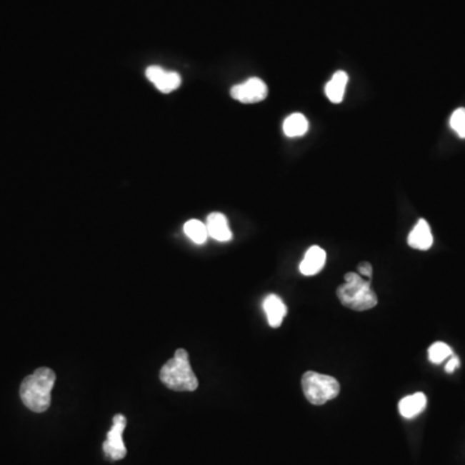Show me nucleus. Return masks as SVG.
Segmentation results:
<instances>
[{
  "instance_id": "nucleus-1",
  "label": "nucleus",
  "mask_w": 465,
  "mask_h": 465,
  "mask_svg": "<svg viewBox=\"0 0 465 465\" xmlns=\"http://www.w3.org/2000/svg\"><path fill=\"white\" fill-rule=\"evenodd\" d=\"M56 383V374L51 369L41 367L24 379L20 396L24 405L34 412L47 411L51 405V393Z\"/></svg>"
},
{
  "instance_id": "nucleus-2",
  "label": "nucleus",
  "mask_w": 465,
  "mask_h": 465,
  "mask_svg": "<svg viewBox=\"0 0 465 465\" xmlns=\"http://www.w3.org/2000/svg\"><path fill=\"white\" fill-rule=\"evenodd\" d=\"M159 378L172 391H193L198 388V379L190 366L189 353L185 349L175 351V356L161 369Z\"/></svg>"
},
{
  "instance_id": "nucleus-3",
  "label": "nucleus",
  "mask_w": 465,
  "mask_h": 465,
  "mask_svg": "<svg viewBox=\"0 0 465 465\" xmlns=\"http://www.w3.org/2000/svg\"><path fill=\"white\" fill-rule=\"evenodd\" d=\"M345 284L337 289V297L346 308L356 311L372 309L378 305V296L366 281L357 273H346Z\"/></svg>"
},
{
  "instance_id": "nucleus-4",
  "label": "nucleus",
  "mask_w": 465,
  "mask_h": 465,
  "mask_svg": "<svg viewBox=\"0 0 465 465\" xmlns=\"http://www.w3.org/2000/svg\"><path fill=\"white\" fill-rule=\"evenodd\" d=\"M301 386L305 397L311 405H324L340 393V384L336 379L316 371H306L304 374Z\"/></svg>"
},
{
  "instance_id": "nucleus-5",
  "label": "nucleus",
  "mask_w": 465,
  "mask_h": 465,
  "mask_svg": "<svg viewBox=\"0 0 465 465\" xmlns=\"http://www.w3.org/2000/svg\"><path fill=\"white\" fill-rule=\"evenodd\" d=\"M230 95L242 104H256L268 96V86L259 78H250L230 89Z\"/></svg>"
},
{
  "instance_id": "nucleus-6",
  "label": "nucleus",
  "mask_w": 465,
  "mask_h": 465,
  "mask_svg": "<svg viewBox=\"0 0 465 465\" xmlns=\"http://www.w3.org/2000/svg\"><path fill=\"white\" fill-rule=\"evenodd\" d=\"M127 424V419L123 415H115L113 419V426L109 431L108 439L104 442V452L108 455L111 460H121L126 456L127 449L121 439V434Z\"/></svg>"
},
{
  "instance_id": "nucleus-7",
  "label": "nucleus",
  "mask_w": 465,
  "mask_h": 465,
  "mask_svg": "<svg viewBox=\"0 0 465 465\" xmlns=\"http://www.w3.org/2000/svg\"><path fill=\"white\" fill-rule=\"evenodd\" d=\"M146 78L163 94H169L180 87L181 76L175 71H166L159 66H149L145 71Z\"/></svg>"
},
{
  "instance_id": "nucleus-8",
  "label": "nucleus",
  "mask_w": 465,
  "mask_h": 465,
  "mask_svg": "<svg viewBox=\"0 0 465 465\" xmlns=\"http://www.w3.org/2000/svg\"><path fill=\"white\" fill-rule=\"evenodd\" d=\"M206 228L209 231V236L214 238L217 242H229L233 236L228 219L220 212L209 214L206 221Z\"/></svg>"
},
{
  "instance_id": "nucleus-9",
  "label": "nucleus",
  "mask_w": 465,
  "mask_h": 465,
  "mask_svg": "<svg viewBox=\"0 0 465 465\" xmlns=\"http://www.w3.org/2000/svg\"><path fill=\"white\" fill-rule=\"evenodd\" d=\"M324 264H326V251L321 249L319 246H313L306 251L299 269L303 276H316L324 269Z\"/></svg>"
},
{
  "instance_id": "nucleus-10",
  "label": "nucleus",
  "mask_w": 465,
  "mask_h": 465,
  "mask_svg": "<svg viewBox=\"0 0 465 465\" xmlns=\"http://www.w3.org/2000/svg\"><path fill=\"white\" fill-rule=\"evenodd\" d=\"M409 246L415 250H429L433 244V236H431V226L424 219H420L418 224L414 226L411 233L407 238Z\"/></svg>"
},
{
  "instance_id": "nucleus-11",
  "label": "nucleus",
  "mask_w": 465,
  "mask_h": 465,
  "mask_svg": "<svg viewBox=\"0 0 465 465\" xmlns=\"http://www.w3.org/2000/svg\"><path fill=\"white\" fill-rule=\"evenodd\" d=\"M263 308L270 327L273 329L281 327L284 318L287 314V306L284 305L282 299L276 295H269L264 300Z\"/></svg>"
},
{
  "instance_id": "nucleus-12",
  "label": "nucleus",
  "mask_w": 465,
  "mask_h": 465,
  "mask_svg": "<svg viewBox=\"0 0 465 465\" xmlns=\"http://www.w3.org/2000/svg\"><path fill=\"white\" fill-rule=\"evenodd\" d=\"M426 407V397L424 393H415L411 396L402 398L399 401L398 410L399 414L406 419L416 418Z\"/></svg>"
},
{
  "instance_id": "nucleus-13",
  "label": "nucleus",
  "mask_w": 465,
  "mask_h": 465,
  "mask_svg": "<svg viewBox=\"0 0 465 465\" xmlns=\"http://www.w3.org/2000/svg\"><path fill=\"white\" fill-rule=\"evenodd\" d=\"M348 81H349V76L345 71L341 70L336 71L324 87V94L327 96V99L334 104H340L343 101Z\"/></svg>"
},
{
  "instance_id": "nucleus-14",
  "label": "nucleus",
  "mask_w": 465,
  "mask_h": 465,
  "mask_svg": "<svg viewBox=\"0 0 465 465\" xmlns=\"http://www.w3.org/2000/svg\"><path fill=\"white\" fill-rule=\"evenodd\" d=\"M309 129V121L301 113H294L284 121V132L287 137H300Z\"/></svg>"
},
{
  "instance_id": "nucleus-15",
  "label": "nucleus",
  "mask_w": 465,
  "mask_h": 465,
  "mask_svg": "<svg viewBox=\"0 0 465 465\" xmlns=\"http://www.w3.org/2000/svg\"><path fill=\"white\" fill-rule=\"evenodd\" d=\"M184 231L196 244L206 243L207 238H209V231H207V228H206V224H203L202 221L196 220V219H193V220H189L188 223H185V225H184Z\"/></svg>"
},
{
  "instance_id": "nucleus-16",
  "label": "nucleus",
  "mask_w": 465,
  "mask_h": 465,
  "mask_svg": "<svg viewBox=\"0 0 465 465\" xmlns=\"http://www.w3.org/2000/svg\"><path fill=\"white\" fill-rule=\"evenodd\" d=\"M452 354L451 348L445 343H434L428 351V357L431 359V364H441L446 358L450 357Z\"/></svg>"
},
{
  "instance_id": "nucleus-17",
  "label": "nucleus",
  "mask_w": 465,
  "mask_h": 465,
  "mask_svg": "<svg viewBox=\"0 0 465 465\" xmlns=\"http://www.w3.org/2000/svg\"><path fill=\"white\" fill-rule=\"evenodd\" d=\"M450 127L460 139H465V108H459L452 113Z\"/></svg>"
},
{
  "instance_id": "nucleus-18",
  "label": "nucleus",
  "mask_w": 465,
  "mask_h": 465,
  "mask_svg": "<svg viewBox=\"0 0 465 465\" xmlns=\"http://www.w3.org/2000/svg\"><path fill=\"white\" fill-rule=\"evenodd\" d=\"M358 273L359 276H366L371 279L372 278V265L367 261H362V263L358 265Z\"/></svg>"
},
{
  "instance_id": "nucleus-19",
  "label": "nucleus",
  "mask_w": 465,
  "mask_h": 465,
  "mask_svg": "<svg viewBox=\"0 0 465 465\" xmlns=\"http://www.w3.org/2000/svg\"><path fill=\"white\" fill-rule=\"evenodd\" d=\"M459 366H460L459 358H451V359L447 362V364H446V371H447V372H454V371L458 369Z\"/></svg>"
}]
</instances>
